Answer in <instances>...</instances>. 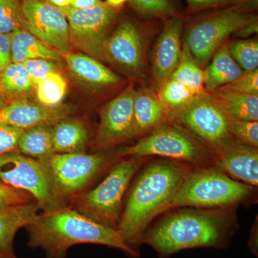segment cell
<instances>
[{
  "instance_id": "obj_1",
  "label": "cell",
  "mask_w": 258,
  "mask_h": 258,
  "mask_svg": "<svg viewBox=\"0 0 258 258\" xmlns=\"http://www.w3.org/2000/svg\"><path fill=\"white\" fill-rule=\"evenodd\" d=\"M25 228L28 247L42 249L46 258H66L68 250L80 244H101L120 249L132 257L139 255L125 243L118 230L64 205L38 214Z\"/></svg>"
},
{
  "instance_id": "obj_2",
  "label": "cell",
  "mask_w": 258,
  "mask_h": 258,
  "mask_svg": "<svg viewBox=\"0 0 258 258\" xmlns=\"http://www.w3.org/2000/svg\"><path fill=\"white\" fill-rule=\"evenodd\" d=\"M184 168L169 161H157L146 168L131 191L117 230L131 248L142 244L151 221L171 203L186 177Z\"/></svg>"
},
{
  "instance_id": "obj_3",
  "label": "cell",
  "mask_w": 258,
  "mask_h": 258,
  "mask_svg": "<svg viewBox=\"0 0 258 258\" xmlns=\"http://www.w3.org/2000/svg\"><path fill=\"white\" fill-rule=\"evenodd\" d=\"M229 236L227 222L220 215L182 210L171 214L144 232L142 243L149 244L166 258L184 249L224 247Z\"/></svg>"
},
{
  "instance_id": "obj_4",
  "label": "cell",
  "mask_w": 258,
  "mask_h": 258,
  "mask_svg": "<svg viewBox=\"0 0 258 258\" xmlns=\"http://www.w3.org/2000/svg\"><path fill=\"white\" fill-rule=\"evenodd\" d=\"M145 157L122 160L96 187L76 198V210L93 220L117 230L121 217L123 195Z\"/></svg>"
},
{
  "instance_id": "obj_5",
  "label": "cell",
  "mask_w": 258,
  "mask_h": 258,
  "mask_svg": "<svg viewBox=\"0 0 258 258\" xmlns=\"http://www.w3.org/2000/svg\"><path fill=\"white\" fill-rule=\"evenodd\" d=\"M254 15L244 14L230 6L194 15L197 16L187 23L185 20L184 42L196 63L203 69L227 39Z\"/></svg>"
},
{
  "instance_id": "obj_6",
  "label": "cell",
  "mask_w": 258,
  "mask_h": 258,
  "mask_svg": "<svg viewBox=\"0 0 258 258\" xmlns=\"http://www.w3.org/2000/svg\"><path fill=\"white\" fill-rule=\"evenodd\" d=\"M160 22L139 17L119 18L106 42V62L134 79L141 81L145 79L148 40Z\"/></svg>"
},
{
  "instance_id": "obj_7",
  "label": "cell",
  "mask_w": 258,
  "mask_h": 258,
  "mask_svg": "<svg viewBox=\"0 0 258 258\" xmlns=\"http://www.w3.org/2000/svg\"><path fill=\"white\" fill-rule=\"evenodd\" d=\"M251 186L235 181L219 169L209 168L189 173L171 208L227 206L248 197Z\"/></svg>"
},
{
  "instance_id": "obj_8",
  "label": "cell",
  "mask_w": 258,
  "mask_h": 258,
  "mask_svg": "<svg viewBox=\"0 0 258 258\" xmlns=\"http://www.w3.org/2000/svg\"><path fill=\"white\" fill-rule=\"evenodd\" d=\"M168 121L187 132L215 154L234 139L229 132L228 118L205 91L187 106L169 111Z\"/></svg>"
},
{
  "instance_id": "obj_9",
  "label": "cell",
  "mask_w": 258,
  "mask_h": 258,
  "mask_svg": "<svg viewBox=\"0 0 258 258\" xmlns=\"http://www.w3.org/2000/svg\"><path fill=\"white\" fill-rule=\"evenodd\" d=\"M60 10L69 23L72 45L100 62H106L105 47L119 20L120 11L110 8L105 2L88 9L69 7Z\"/></svg>"
},
{
  "instance_id": "obj_10",
  "label": "cell",
  "mask_w": 258,
  "mask_h": 258,
  "mask_svg": "<svg viewBox=\"0 0 258 258\" xmlns=\"http://www.w3.org/2000/svg\"><path fill=\"white\" fill-rule=\"evenodd\" d=\"M0 180L30 194L43 211L64 205L56 197L44 163L24 155L18 149L0 156Z\"/></svg>"
},
{
  "instance_id": "obj_11",
  "label": "cell",
  "mask_w": 258,
  "mask_h": 258,
  "mask_svg": "<svg viewBox=\"0 0 258 258\" xmlns=\"http://www.w3.org/2000/svg\"><path fill=\"white\" fill-rule=\"evenodd\" d=\"M210 149L184 130L164 122L134 145L123 148L120 155L146 157L161 156L199 163L208 157Z\"/></svg>"
},
{
  "instance_id": "obj_12",
  "label": "cell",
  "mask_w": 258,
  "mask_h": 258,
  "mask_svg": "<svg viewBox=\"0 0 258 258\" xmlns=\"http://www.w3.org/2000/svg\"><path fill=\"white\" fill-rule=\"evenodd\" d=\"M41 161L50 174L56 197L63 203L94 179L106 165L107 159L101 154L78 152L54 154Z\"/></svg>"
},
{
  "instance_id": "obj_13",
  "label": "cell",
  "mask_w": 258,
  "mask_h": 258,
  "mask_svg": "<svg viewBox=\"0 0 258 258\" xmlns=\"http://www.w3.org/2000/svg\"><path fill=\"white\" fill-rule=\"evenodd\" d=\"M25 30L64 57L72 50L63 12L44 0H21Z\"/></svg>"
},
{
  "instance_id": "obj_14",
  "label": "cell",
  "mask_w": 258,
  "mask_h": 258,
  "mask_svg": "<svg viewBox=\"0 0 258 258\" xmlns=\"http://www.w3.org/2000/svg\"><path fill=\"white\" fill-rule=\"evenodd\" d=\"M135 93L134 85H129L123 92L102 107L95 141L96 149H110L136 137L134 123Z\"/></svg>"
},
{
  "instance_id": "obj_15",
  "label": "cell",
  "mask_w": 258,
  "mask_h": 258,
  "mask_svg": "<svg viewBox=\"0 0 258 258\" xmlns=\"http://www.w3.org/2000/svg\"><path fill=\"white\" fill-rule=\"evenodd\" d=\"M186 14L163 22L162 30L154 44L152 55V73L156 88L169 79L179 63L181 37Z\"/></svg>"
},
{
  "instance_id": "obj_16",
  "label": "cell",
  "mask_w": 258,
  "mask_h": 258,
  "mask_svg": "<svg viewBox=\"0 0 258 258\" xmlns=\"http://www.w3.org/2000/svg\"><path fill=\"white\" fill-rule=\"evenodd\" d=\"M73 108L68 105L56 107L43 106L30 99L12 102L0 108V123L28 129L41 125H53L69 118Z\"/></svg>"
},
{
  "instance_id": "obj_17",
  "label": "cell",
  "mask_w": 258,
  "mask_h": 258,
  "mask_svg": "<svg viewBox=\"0 0 258 258\" xmlns=\"http://www.w3.org/2000/svg\"><path fill=\"white\" fill-rule=\"evenodd\" d=\"M64 58L71 76L89 91H101L121 83L120 76L86 54L70 52Z\"/></svg>"
},
{
  "instance_id": "obj_18",
  "label": "cell",
  "mask_w": 258,
  "mask_h": 258,
  "mask_svg": "<svg viewBox=\"0 0 258 258\" xmlns=\"http://www.w3.org/2000/svg\"><path fill=\"white\" fill-rule=\"evenodd\" d=\"M219 169L254 186L258 184V149L235 140L215 153Z\"/></svg>"
},
{
  "instance_id": "obj_19",
  "label": "cell",
  "mask_w": 258,
  "mask_h": 258,
  "mask_svg": "<svg viewBox=\"0 0 258 258\" xmlns=\"http://www.w3.org/2000/svg\"><path fill=\"white\" fill-rule=\"evenodd\" d=\"M169 111L152 88L136 90L134 100L135 137H144L156 127L168 121Z\"/></svg>"
},
{
  "instance_id": "obj_20",
  "label": "cell",
  "mask_w": 258,
  "mask_h": 258,
  "mask_svg": "<svg viewBox=\"0 0 258 258\" xmlns=\"http://www.w3.org/2000/svg\"><path fill=\"white\" fill-rule=\"evenodd\" d=\"M40 210L35 201L0 209V253L15 255L14 240L17 232L31 224Z\"/></svg>"
},
{
  "instance_id": "obj_21",
  "label": "cell",
  "mask_w": 258,
  "mask_h": 258,
  "mask_svg": "<svg viewBox=\"0 0 258 258\" xmlns=\"http://www.w3.org/2000/svg\"><path fill=\"white\" fill-rule=\"evenodd\" d=\"M244 71L229 52L227 42L212 57V62L204 71V88L206 92L223 87L240 78Z\"/></svg>"
},
{
  "instance_id": "obj_22",
  "label": "cell",
  "mask_w": 258,
  "mask_h": 258,
  "mask_svg": "<svg viewBox=\"0 0 258 258\" xmlns=\"http://www.w3.org/2000/svg\"><path fill=\"white\" fill-rule=\"evenodd\" d=\"M209 93L227 118L257 121L258 96L235 92L225 87Z\"/></svg>"
},
{
  "instance_id": "obj_23",
  "label": "cell",
  "mask_w": 258,
  "mask_h": 258,
  "mask_svg": "<svg viewBox=\"0 0 258 258\" xmlns=\"http://www.w3.org/2000/svg\"><path fill=\"white\" fill-rule=\"evenodd\" d=\"M12 62L23 63L32 59H45L61 64L62 56L47 46L28 30L20 29L11 34Z\"/></svg>"
},
{
  "instance_id": "obj_24",
  "label": "cell",
  "mask_w": 258,
  "mask_h": 258,
  "mask_svg": "<svg viewBox=\"0 0 258 258\" xmlns=\"http://www.w3.org/2000/svg\"><path fill=\"white\" fill-rule=\"evenodd\" d=\"M89 132L82 122L64 118L52 125V145L55 154L84 152Z\"/></svg>"
},
{
  "instance_id": "obj_25",
  "label": "cell",
  "mask_w": 258,
  "mask_h": 258,
  "mask_svg": "<svg viewBox=\"0 0 258 258\" xmlns=\"http://www.w3.org/2000/svg\"><path fill=\"white\" fill-rule=\"evenodd\" d=\"M35 87L23 63L12 62L0 72V99L4 105L30 99Z\"/></svg>"
},
{
  "instance_id": "obj_26",
  "label": "cell",
  "mask_w": 258,
  "mask_h": 258,
  "mask_svg": "<svg viewBox=\"0 0 258 258\" xmlns=\"http://www.w3.org/2000/svg\"><path fill=\"white\" fill-rule=\"evenodd\" d=\"M18 150L24 155L39 160L53 155L52 125H37L24 130L19 140Z\"/></svg>"
},
{
  "instance_id": "obj_27",
  "label": "cell",
  "mask_w": 258,
  "mask_h": 258,
  "mask_svg": "<svg viewBox=\"0 0 258 258\" xmlns=\"http://www.w3.org/2000/svg\"><path fill=\"white\" fill-rule=\"evenodd\" d=\"M129 6L139 18L165 21L184 15L178 0H129Z\"/></svg>"
},
{
  "instance_id": "obj_28",
  "label": "cell",
  "mask_w": 258,
  "mask_h": 258,
  "mask_svg": "<svg viewBox=\"0 0 258 258\" xmlns=\"http://www.w3.org/2000/svg\"><path fill=\"white\" fill-rule=\"evenodd\" d=\"M169 79L183 83L197 94L205 91L204 70L194 60L189 47L184 42L181 47L179 63Z\"/></svg>"
},
{
  "instance_id": "obj_29",
  "label": "cell",
  "mask_w": 258,
  "mask_h": 258,
  "mask_svg": "<svg viewBox=\"0 0 258 258\" xmlns=\"http://www.w3.org/2000/svg\"><path fill=\"white\" fill-rule=\"evenodd\" d=\"M157 90L159 99L169 112L187 106L199 95L183 83L171 79L164 81Z\"/></svg>"
},
{
  "instance_id": "obj_30",
  "label": "cell",
  "mask_w": 258,
  "mask_h": 258,
  "mask_svg": "<svg viewBox=\"0 0 258 258\" xmlns=\"http://www.w3.org/2000/svg\"><path fill=\"white\" fill-rule=\"evenodd\" d=\"M67 88V81L60 73L50 74L35 87L37 101L45 106H60Z\"/></svg>"
},
{
  "instance_id": "obj_31",
  "label": "cell",
  "mask_w": 258,
  "mask_h": 258,
  "mask_svg": "<svg viewBox=\"0 0 258 258\" xmlns=\"http://www.w3.org/2000/svg\"><path fill=\"white\" fill-rule=\"evenodd\" d=\"M229 52L244 72H250L258 67V40L242 39L227 42Z\"/></svg>"
},
{
  "instance_id": "obj_32",
  "label": "cell",
  "mask_w": 258,
  "mask_h": 258,
  "mask_svg": "<svg viewBox=\"0 0 258 258\" xmlns=\"http://www.w3.org/2000/svg\"><path fill=\"white\" fill-rule=\"evenodd\" d=\"M25 30L21 0H0V32L12 34Z\"/></svg>"
},
{
  "instance_id": "obj_33",
  "label": "cell",
  "mask_w": 258,
  "mask_h": 258,
  "mask_svg": "<svg viewBox=\"0 0 258 258\" xmlns=\"http://www.w3.org/2000/svg\"><path fill=\"white\" fill-rule=\"evenodd\" d=\"M228 118V128L232 138L249 147H258V122Z\"/></svg>"
},
{
  "instance_id": "obj_34",
  "label": "cell",
  "mask_w": 258,
  "mask_h": 258,
  "mask_svg": "<svg viewBox=\"0 0 258 258\" xmlns=\"http://www.w3.org/2000/svg\"><path fill=\"white\" fill-rule=\"evenodd\" d=\"M60 64L45 59H32L23 63L35 87L50 74L60 73Z\"/></svg>"
},
{
  "instance_id": "obj_35",
  "label": "cell",
  "mask_w": 258,
  "mask_h": 258,
  "mask_svg": "<svg viewBox=\"0 0 258 258\" xmlns=\"http://www.w3.org/2000/svg\"><path fill=\"white\" fill-rule=\"evenodd\" d=\"M33 200L35 199L27 191L0 183V209L25 205Z\"/></svg>"
},
{
  "instance_id": "obj_36",
  "label": "cell",
  "mask_w": 258,
  "mask_h": 258,
  "mask_svg": "<svg viewBox=\"0 0 258 258\" xmlns=\"http://www.w3.org/2000/svg\"><path fill=\"white\" fill-rule=\"evenodd\" d=\"M223 87L243 94L258 96V69L244 72L240 78Z\"/></svg>"
},
{
  "instance_id": "obj_37",
  "label": "cell",
  "mask_w": 258,
  "mask_h": 258,
  "mask_svg": "<svg viewBox=\"0 0 258 258\" xmlns=\"http://www.w3.org/2000/svg\"><path fill=\"white\" fill-rule=\"evenodd\" d=\"M23 129L0 123V156L18 150Z\"/></svg>"
},
{
  "instance_id": "obj_38",
  "label": "cell",
  "mask_w": 258,
  "mask_h": 258,
  "mask_svg": "<svg viewBox=\"0 0 258 258\" xmlns=\"http://www.w3.org/2000/svg\"><path fill=\"white\" fill-rule=\"evenodd\" d=\"M187 3L186 16H192L209 10L220 9L232 6L235 0H186Z\"/></svg>"
},
{
  "instance_id": "obj_39",
  "label": "cell",
  "mask_w": 258,
  "mask_h": 258,
  "mask_svg": "<svg viewBox=\"0 0 258 258\" xmlns=\"http://www.w3.org/2000/svg\"><path fill=\"white\" fill-rule=\"evenodd\" d=\"M12 62L11 34L0 32V72Z\"/></svg>"
},
{
  "instance_id": "obj_40",
  "label": "cell",
  "mask_w": 258,
  "mask_h": 258,
  "mask_svg": "<svg viewBox=\"0 0 258 258\" xmlns=\"http://www.w3.org/2000/svg\"><path fill=\"white\" fill-rule=\"evenodd\" d=\"M258 31V17L257 15H254L250 20L244 24L234 35L239 38H248L252 35H255Z\"/></svg>"
},
{
  "instance_id": "obj_41",
  "label": "cell",
  "mask_w": 258,
  "mask_h": 258,
  "mask_svg": "<svg viewBox=\"0 0 258 258\" xmlns=\"http://www.w3.org/2000/svg\"><path fill=\"white\" fill-rule=\"evenodd\" d=\"M232 7L244 14L254 15L257 12L258 0H235Z\"/></svg>"
},
{
  "instance_id": "obj_42",
  "label": "cell",
  "mask_w": 258,
  "mask_h": 258,
  "mask_svg": "<svg viewBox=\"0 0 258 258\" xmlns=\"http://www.w3.org/2000/svg\"><path fill=\"white\" fill-rule=\"evenodd\" d=\"M102 2V0H71L69 8L76 10L88 9L99 5Z\"/></svg>"
},
{
  "instance_id": "obj_43",
  "label": "cell",
  "mask_w": 258,
  "mask_h": 258,
  "mask_svg": "<svg viewBox=\"0 0 258 258\" xmlns=\"http://www.w3.org/2000/svg\"><path fill=\"white\" fill-rule=\"evenodd\" d=\"M128 2L129 0H106L105 3L110 8L120 11V9Z\"/></svg>"
},
{
  "instance_id": "obj_44",
  "label": "cell",
  "mask_w": 258,
  "mask_h": 258,
  "mask_svg": "<svg viewBox=\"0 0 258 258\" xmlns=\"http://www.w3.org/2000/svg\"><path fill=\"white\" fill-rule=\"evenodd\" d=\"M44 1L53 5L59 9H64V8H69L71 0H44Z\"/></svg>"
},
{
  "instance_id": "obj_45",
  "label": "cell",
  "mask_w": 258,
  "mask_h": 258,
  "mask_svg": "<svg viewBox=\"0 0 258 258\" xmlns=\"http://www.w3.org/2000/svg\"><path fill=\"white\" fill-rule=\"evenodd\" d=\"M0 258H16V255H8V254L0 253Z\"/></svg>"
},
{
  "instance_id": "obj_46",
  "label": "cell",
  "mask_w": 258,
  "mask_h": 258,
  "mask_svg": "<svg viewBox=\"0 0 258 258\" xmlns=\"http://www.w3.org/2000/svg\"><path fill=\"white\" fill-rule=\"evenodd\" d=\"M0 183H3V182H2L1 180H0Z\"/></svg>"
}]
</instances>
